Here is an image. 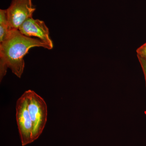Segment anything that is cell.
<instances>
[{"label":"cell","instance_id":"8992f818","mask_svg":"<svg viewBox=\"0 0 146 146\" xmlns=\"http://www.w3.org/2000/svg\"><path fill=\"white\" fill-rule=\"evenodd\" d=\"M11 30L9 24L6 9L0 10V42H3Z\"/></svg>","mask_w":146,"mask_h":146},{"label":"cell","instance_id":"5b68a950","mask_svg":"<svg viewBox=\"0 0 146 146\" xmlns=\"http://www.w3.org/2000/svg\"><path fill=\"white\" fill-rule=\"evenodd\" d=\"M25 36L31 37L35 36L49 46L52 49L53 44L49 36V31L44 21L39 19L29 18L21 25L19 29Z\"/></svg>","mask_w":146,"mask_h":146},{"label":"cell","instance_id":"52a82bcc","mask_svg":"<svg viewBox=\"0 0 146 146\" xmlns=\"http://www.w3.org/2000/svg\"><path fill=\"white\" fill-rule=\"evenodd\" d=\"M137 56L146 60V42L136 50Z\"/></svg>","mask_w":146,"mask_h":146},{"label":"cell","instance_id":"7a4b0ae2","mask_svg":"<svg viewBox=\"0 0 146 146\" xmlns=\"http://www.w3.org/2000/svg\"><path fill=\"white\" fill-rule=\"evenodd\" d=\"M28 108L32 122L33 142L41 136L46 125L48 116L46 104L44 100L34 91H26Z\"/></svg>","mask_w":146,"mask_h":146},{"label":"cell","instance_id":"277c9868","mask_svg":"<svg viewBox=\"0 0 146 146\" xmlns=\"http://www.w3.org/2000/svg\"><path fill=\"white\" fill-rule=\"evenodd\" d=\"M35 8L32 0H12L7 9V19L11 30H18L24 22L32 18Z\"/></svg>","mask_w":146,"mask_h":146},{"label":"cell","instance_id":"3957f363","mask_svg":"<svg viewBox=\"0 0 146 146\" xmlns=\"http://www.w3.org/2000/svg\"><path fill=\"white\" fill-rule=\"evenodd\" d=\"M27 91L18 100L16 105V118L18 131L23 146L33 142L32 122L28 108Z\"/></svg>","mask_w":146,"mask_h":146},{"label":"cell","instance_id":"ba28073f","mask_svg":"<svg viewBox=\"0 0 146 146\" xmlns=\"http://www.w3.org/2000/svg\"><path fill=\"white\" fill-rule=\"evenodd\" d=\"M141 64L144 76H145V80L146 87V60H144L143 58L140 57H138Z\"/></svg>","mask_w":146,"mask_h":146},{"label":"cell","instance_id":"6da1fadb","mask_svg":"<svg viewBox=\"0 0 146 146\" xmlns=\"http://www.w3.org/2000/svg\"><path fill=\"white\" fill-rule=\"evenodd\" d=\"M51 48L39 39L25 36L19 30L12 29L0 45V80L5 76L8 68L21 78L25 67L24 56L31 48Z\"/></svg>","mask_w":146,"mask_h":146}]
</instances>
